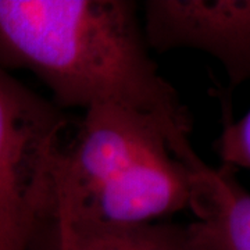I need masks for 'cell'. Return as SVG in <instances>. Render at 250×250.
<instances>
[{"instance_id": "2", "label": "cell", "mask_w": 250, "mask_h": 250, "mask_svg": "<svg viewBox=\"0 0 250 250\" xmlns=\"http://www.w3.org/2000/svg\"><path fill=\"white\" fill-rule=\"evenodd\" d=\"M67 116L0 68V250H36L57 218Z\"/></svg>"}, {"instance_id": "1", "label": "cell", "mask_w": 250, "mask_h": 250, "mask_svg": "<svg viewBox=\"0 0 250 250\" xmlns=\"http://www.w3.org/2000/svg\"><path fill=\"white\" fill-rule=\"evenodd\" d=\"M131 0H0V68L27 70L59 108L118 106L156 118L181 163L192 118L159 71Z\"/></svg>"}, {"instance_id": "4", "label": "cell", "mask_w": 250, "mask_h": 250, "mask_svg": "<svg viewBox=\"0 0 250 250\" xmlns=\"http://www.w3.org/2000/svg\"><path fill=\"white\" fill-rule=\"evenodd\" d=\"M142 7L149 49L210 54L231 90L250 80V0H147Z\"/></svg>"}, {"instance_id": "5", "label": "cell", "mask_w": 250, "mask_h": 250, "mask_svg": "<svg viewBox=\"0 0 250 250\" xmlns=\"http://www.w3.org/2000/svg\"><path fill=\"white\" fill-rule=\"evenodd\" d=\"M195 221L185 225L188 250H250V192L233 170L213 168L199 156L185 164Z\"/></svg>"}, {"instance_id": "7", "label": "cell", "mask_w": 250, "mask_h": 250, "mask_svg": "<svg viewBox=\"0 0 250 250\" xmlns=\"http://www.w3.org/2000/svg\"><path fill=\"white\" fill-rule=\"evenodd\" d=\"M214 147L221 166L250 171V110L236 121L231 114H224L223 131Z\"/></svg>"}, {"instance_id": "6", "label": "cell", "mask_w": 250, "mask_h": 250, "mask_svg": "<svg viewBox=\"0 0 250 250\" xmlns=\"http://www.w3.org/2000/svg\"><path fill=\"white\" fill-rule=\"evenodd\" d=\"M56 250H188L185 225L102 224L57 215Z\"/></svg>"}, {"instance_id": "3", "label": "cell", "mask_w": 250, "mask_h": 250, "mask_svg": "<svg viewBox=\"0 0 250 250\" xmlns=\"http://www.w3.org/2000/svg\"><path fill=\"white\" fill-rule=\"evenodd\" d=\"M163 149H170V136L156 118L106 104L85 110L78 135L60 161L57 208L78 211L136 163Z\"/></svg>"}]
</instances>
